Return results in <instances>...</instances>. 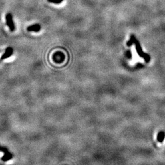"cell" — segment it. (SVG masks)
Returning a JSON list of instances; mask_svg holds the SVG:
<instances>
[{
    "label": "cell",
    "mask_w": 165,
    "mask_h": 165,
    "mask_svg": "<svg viewBox=\"0 0 165 165\" xmlns=\"http://www.w3.org/2000/svg\"><path fill=\"white\" fill-rule=\"evenodd\" d=\"M133 44L135 45L136 52L138 54V55L140 56L141 58H142L143 59H144L146 63H149L150 60V56L148 54L144 53V51H142V49L141 47L140 42H139V41L136 39V38L133 35V34L131 35V36H130V39L127 43V45L128 47L132 46Z\"/></svg>",
    "instance_id": "obj_1"
},
{
    "label": "cell",
    "mask_w": 165,
    "mask_h": 165,
    "mask_svg": "<svg viewBox=\"0 0 165 165\" xmlns=\"http://www.w3.org/2000/svg\"><path fill=\"white\" fill-rule=\"evenodd\" d=\"M6 24L8 26L9 28L11 30V31H14L15 29V27L13 21V17L11 13H8V14L6 15Z\"/></svg>",
    "instance_id": "obj_2"
},
{
    "label": "cell",
    "mask_w": 165,
    "mask_h": 165,
    "mask_svg": "<svg viewBox=\"0 0 165 165\" xmlns=\"http://www.w3.org/2000/svg\"><path fill=\"white\" fill-rule=\"evenodd\" d=\"M0 152H3L4 154V156L2 157V160L4 162L8 161V160H11L13 157L12 154L9 152L8 149L6 148V147H4L0 146Z\"/></svg>",
    "instance_id": "obj_3"
},
{
    "label": "cell",
    "mask_w": 165,
    "mask_h": 165,
    "mask_svg": "<svg viewBox=\"0 0 165 165\" xmlns=\"http://www.w3.org/2000/svg\"><path fill=\"white\" fill-rule=\"evenodd\" d=\"M13 53H14V50H13L12 47H7L5 52H4V53L1 56V59L3 60V59H6L7 58H9L12 55Z\"/></svg>",
    "instance_id": "obj_4"
},
{
    "label": "cell",
    "mask_w": 165,
    "mask_h": 165,
    "mask_svg": "<svg viewBox=\"0 0 165 165\" xmlns=\"http://www.w3.org/2000/svg\"><path fill=\"white\" fill-rule=\"evenodd\" d=\"M41 29V27L40 25L39 24H34L31 26H29V27L27 28V30L29 32H39Z\"/></svg>",
    "instance_id": "obj_5"
},
{
    "label": "cell",
    "mask_w": 165,
    "mask_h": 165,
    "mask_svg": "<svg viewBox=\"0 0 165 165\" xmlns=\"http://www.w3.org/2000/svg\"><path fill=\"white\" fill-rule=\"evenodd\" d=\"M164 138H165V132L163 131H161L158 133L157 140L159 142L162 143L164 140Z\"/></svg>",
    "instance_id": "obj_6"
},
{
    "label": "cell",
    "mask_w": 165,
    "mask_h": 165,
    "mask_svg": "<svg viewBox=\"0 0 165 165\" xmlns=\"http://www.w3.org/2000/svg\"><path fill=\"white\" fill-rule=\"evenodd\" d=\"M48 1L51 3H54V4H60L61 3H62L63 0H47Z\"/></svg>",
    "instance_id": "obj_7"
},
{
    "label": "cell",
    "mask_w": 165,
    "mask_h": 165,
    "mask_svg": "<svg viewBox=\"0 0 165 165\" xmlns=\"http://www.w3.org/2000/svg\"><path fill=\"white\" fill-rule=\"evenodd\" d=\"M125 56L127 57L128 59H132V53H131V51H130V50H128L125 52Z\"/></svg>",
    "instance_id": "obj_8"
}]
</instances>
